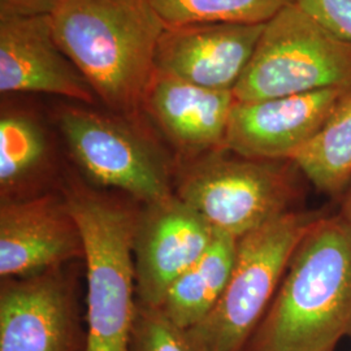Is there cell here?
I'll return each mask as SVG.
<instances>
[{"label": "cell", "mask_w": 351, "mask_h": 351, "mask_svg": "<svg viewBox=\"0 0 351 351\" xmlns=\"http://www.w3.org/2000/svg\"><path fill=\"white\" fill-rule=\"evenodd\" d=\"M351 336V226L326 213L294 251L246 351H335Z\"/></svg>", "instance_id": "6da1fadb"}, {"label": "cell", "mask_w": 351, "mask_h": 351, "mask_svg": "<svg viewBox=\"0 0 351 351\" xmlns=\"http://www.w3.org/2000/svg\"><path fill=\"white\" fill-rule=\"evenodd\" d=\"M53 34L108 111L137 116L155 73L163 21L149 0H63Z\"/></svg>", "instance_id": "7a4b0ae2"}, {"label": "cell", "mask_w": 351, "mask_h": 351, "mask_svg": "<svg viewBox=\"0 0 351 351\" xmlns=\"http://www.w3.org/2000/svg\"><path fill=\"white\" fill-rule=\"evenodd\" d=\"M64 198L81 230L88 265L84 351H130L137 295L133 236L137 211L72 180Z\"/></svg>", "instance_id": "3957f363"}, {"label": "cell", "mask_w": 351, "mask_h": 351, "mask_svg": "<svg viewBox=\"0 0 351 351\" xmlns=\"http://www.w3.org/2000/svg\"><path fill=\"white\" fill-rule=\"evenodd\" d=\"M306 184L293 160L251 159L224 147L186 160L176 194L215 232L239 239L301 210Z\"/></svg>", "instance_id": "277c9868"}, {"label": "cell", "mask_w": 351, "mask_h": 351, "mask_svg": "<svg viewBox=\"0 0 351 351\" xmlns=\"http://www.w3.org/2000/svg\"><path fill=\"white\" fill-rule=\"evenodd\" d=\"M328 211L285 213L237 241L224 293L198 326L189 329L198 351H246L276 295L304 234Z\"/></svg>", "instance_id": "5b68a950"}, {"label": "cell", "mask_w": 351, "mask_h": 351, "mask_svg": "<svg viewBox=\"0 0 351 351\" xmlns=\"http://www.w3.org/2000/svg\"><path fill=\"white\" fill-rule=\"evenodd\" d=\"M349 85L351 40L293 3L264 24L233 95L256 101Z\"/></svg>", "instance_id": "8992f818"}, {"label": "cell", "mask_w": 351, "mask_h": 351, "mask_svg": "<svg viewBox=\"0 0 351 351\" xmlns=\"http://www.w3.org/2000/svg\"><path fill=\"white\" fill-rule=\"evenodd\" d=\"M134 119L80 103L56 111L65 146L90 181L150 204L173 195L171 164L156 139Z\"/></svg>", "instance_id": "52a82bcc"}, {"label": "cell", "mask_w": 351, "mask_h": 351, "mask_svg": "<svg viewBox=\"0 0 351 351\" xmlns=\"http://www.w3.org/2000/svg\"><path fill=\"white\" fill-rule=\"evenodd\" d=\"M216 232L177 194L137 211L133 258L137 302L160 307L176 280L201 259Z\"/></svg>", "instance_id": "ba28073f"}, {"label": "cell", "mask_w": 351, "mask_h": 351, "mask_svg": "<svg viewBox=\"0 0 351 351\" xmlns=\"http://www.w3.org/2000/svg\"><path fill=\"white\" fill-rule=\"evenodd\" d=\"M350 94L349 85L264 101H236L226 149L251 159L291 160Z\"/></svg>", "instance_id": "9c48e42d"}, {"label": "cell", "mask_w": 351, "mask_h": 351, "mask_svg": "<svg viewBox=\"0 0 351 351\" xmlns=\"http://www.w3.org/2000/svg\"><path fill=\"white\" fill-rule=\"evenodd\" d=\"M85 337L60 268L3 282L0 351H84Z\"/></svg>", "instance_id": "30bf717a"}, {"label": "cell", "mask_w": 351, "mask_h": 351, "mask_svg": "<svg viewBox=\"0 0 351 351\" xmlns=\"http://www.w3.org/2000/svg\"><path fill=\"white\" fill-rule=\"evenodd\" d=\"M81 256H85L84 239L64 195L1 199L3 280L40 275Z\"/></svg>", "instance_id": "8fae6325"}, {"label": "cell", "mask_w": 351, "mask_h": 351, "mask_svg": "<svg viewBox=\"0 0 351 351\" xmlns=\"http://www.w3.org/2000/svg\"><path fill=\"white\" fill-rule=\"evenodd\" d=\"M0 91L50 94L88 106L98 101L58 43L51 16L0 13Z\"/></svg>", "instance_id": "7c38bea8"}, {"label": "cell", "mask_w": 351, "mask_h": 351, "mask_svg": "<svg viewBox=\"0 0 351 351\" xmlns=\"http://www.w3.org/2000/svg\"><path fill=\"white\" fill-rule=\"evenodd\" d=\"M262 25L207 23L165 27L155 72L211 90H232L250 62Z\"/></svg>", "instance_id": "4fadbf2b"}, {"label": "cell", "mask_w": 351, "mask_h": 351, "mask_svg": "<svg viewBox=\"0 0 351 351\" xmlns=\"http://www.w3.org/2000/svg\"><path fill=\"white\" fill-rule=\"evenodd\" d=\"M232 90L201 88L155 72L142 110L185 160L226 147Z\"/></svg>", "instance_id": "5bb4252c"}, {"label": "cell", "mask_w": 351, "mask_h": 351, "mask_svg": "<svg viewBox=\"0 0 351 351\" xmlns=\"http://www.w3.org/2000/svg\"><path fill=\"white\" fill-rule=\"evenodd\" d=\"M237 241L216 232L201 259L173 282L160 308L176 324L190 329L211 314L232 274Z\"/></svg>", "instance_id": "9a60e30c"}, {"label": "cell", "mask_w": 351, "mask_h": 351, "mask_svg": "<svg viewBox=\"0 0 351 351\" xmlns=\"http://www.w3.org/2000/svg\"><path fill=\"white\" fill-rule=\"evenodd\" d=\"M52 147L37 114L20 107L3 106L0 114L1 199H13L47 172Z\"/></svg>", "instance_id": "2e32d148"}, {"label": "cell", "mask_w": 351, "mask_h": 351, "mask_svg": "<svg viewBox=\"0 0 351 351\" xmlns=\"http://www.w3.org/2000/svg\"><path fill=\"white\" fill-rule=\"evenodd\" d=\"M291 160L311 186L339 201L351 181V94Z\"/></svg>", "instance_id": "e0dca14e"}, {"label": "cell", "mask_w": 351, "mask_h": 351, "mask_svg": "<svg viewBox=\"0 0 351 351\" xmlns=\"http://www.w3.org/2000/svg\"><path fill=\"white\" fill-rule=\"evenodd\" d=\"M165 27L228 23L262 25L297 0H149Z\"/></svg>", "instance_id": "ac0fdd59"}, {"label": "cell", "mask_w": 351, "mask_h": 351, "mask_svg": "<svg viewBox=\"0 0 351 351\" xmlns=\"http://www.w3.org/2000/svg\"><path fill=\"white\" fill-rule=\"evenodd\" d=\"M130 351H198L186 328L176 324L160 307L137 302Z\"/></svg>", "instance_id": "d6986e66"}, {"label": "cell", "mask_w": 351, "mask_h": 351, "mask_svg": "<svg viewBox=\"0 0 351 351\" xmlns=\"http://www.w3.org/2000/svg\"><path fill=\"white\" fill-rule=\"evenodd\" d=\"M337 34L351 40V0H297Z\"/></svg>", "instance_id": "ffe728a7"}, {"label": "cell", "mask_w": 351, "mask_h": 351, "mask_svg": "<svg viewBox=\"0 0 351 351\" xmlns=\"http://www.w3.org/2000/svg\"><path fill=\"white\" fill-rule=\"evenodd\" d=\"M63 0H0V13L51 16Z\"/></svg>", "instance_id": "44dd1931"}, {"label": "cell", "mask_w": 351, "mask_h": 351, "mask_svg": "<svg viewBox=\"0 0 351 351\" xmlns=\"http://www.w3.org/2000/svg\"><path fill=\"white\" fill-rule=\"evenodd\" d=\"M339 213L351 226V181L342 197L339 198Z\"/></svg>", "instance_id": "7402d4cb"}]
</instances>
